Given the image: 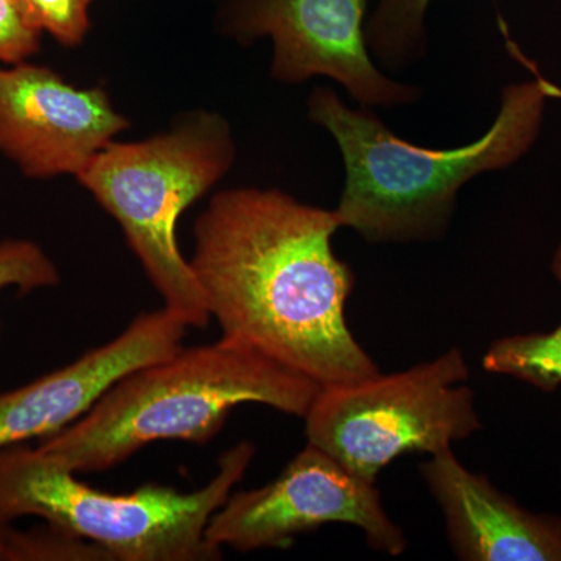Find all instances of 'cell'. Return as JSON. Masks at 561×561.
<instances>
[{"instance_id": "6", "label": "cell", "mask_w": 561, "mask_h": 561, "mask_svg": "<svg viewBox=\"0 0 561 561\" xmlns=\"http://www.w3.org/2000/svg\"><path fill=\"white\" fill-rule=\"evenodd\" d=\"M463 351L451 348L393 375L321 387L306 420L308 443L376 483L408 453L435 456L481 431Z\"/></svg>"}, {"instance_id": "17", "label": "cell", "mask_w": 561, "mask_h": 561, "mask_svg": "<svg viewBox=\"0 0 561 561\" xmlns=\"http://www.w3.org/2000/svg\"><path fill=\"white\" fill-rule=\"evenodd\" d=\"M18 538L20 530L11 527V523H0V561L18 560Z\"/></svg>"}, {"instance_id": "13", "label": "cell", "mask_w": 561, "mask_h": 561, "mask_svg": "<svg viewBox=\"0 0 561 561\" xmlns=\"http://www.w3.org/2000/svg\"><path fill=\"white\" fill-rule=\"evenodd\" d=\"M432 0H378L365 22L368 49L382 65L402 68L427 51L426 14Z\"/></svg>"}, {"instance_id": "15", "label": "cell", "mask_w": 561, "mask_h": 561, "mask_svg": "<svg viewBox=\"0 0 561 561\" xmlns=\"http://www.w3.org/2000/svg\"><path fill=\"white\" fill-rule=\"evenodd\" d=\"M33 24L66 47L83 43L91 28L94 0H21Z\"/></svg>"}, {"instance_id": "4", "label": "cell", "mask_w": 561, "mask_h": 561, "mask_svg": "<svg viewBox=\"0 0 561 561\" xmlns=\"http://www.w3.org/2000/svg\"><path fill=\"white\" fill-rule=\"evenodd\" d=\"M256 448L242 442L221 454L219 470L202 489L149 485L128 494L95 490L38 446L0 449V523L24 516L101 548L110 560L214 561L221 549L206 527L249 470Z\"/></svg>"}, {"instance_id": "11", "label": "cell", "mask_w": 561, "mask_h": 561, "mask_svg": "<svg viewBox=\"0 0 561 561\" xmlns=\"http://www.w3.org/2000/svg\"><path fill=\"white\" fill-rule=\"evenodd\" d=\"M445 516L449 545L465 561H561V516L527 511L453 449L420 465Z\"/></svg>"}, {"instance_id": "8", "label": "cell", "mask_w": 561, "mask_h": 561, "mask_svg": "<svg viewBox=\"0 0 561 561\" xmlns=\"http://www.w3.org/2000/svg\"><path fill=\"white\" fill-rule=\"evenodd\" d=\"M368 0H227L225 31L239 41L271 38V72L280 83L328 77L365 106L412 105L420 88L389 79L365 39Z\"/></svg>"}, {"instance_id": "2", "label": "cell", "mask_w": 561, "mask_h": 561, "mask_svg": "<svg viewBox=\"0 0 561 561\" xmlns=\"http://www.w3.org/2000/svg\"><path fill=\"white\" fill-rule=\"evenodd\" d=\"M556 95L559 90L545 79L508 84L481 138L457 149H427L398 138L370 111L351 108L331 88H316L309 119L331 133L345 162L334 209L342 228L371 243L438 241L468 181L512 168L529 153Z\"/></svg>"}, {"instance_id": "16", "label": "cell", "mask_w": 561, "mask_h": 561, "mask_svg": "<svg viewBox=\"0 0 561 561\" xmlns=\"http://www.w3.org/2000/svg\"><path fill=\"white\" fill-rule=\"evenodd\" d=\"M41 36L21 0H0V62L27 61L38 54Z\"/></svg>"}, {"instance_id": "10", "label": "cell", "mask_w": 561, "mask_h": 561, "mask_svg": "<svg viewBox=\"0 0 561 561\" xmlns=\"http://www.w3.org/2000/svg\"><path fill=\"white\" fill-rule=\"evenodd\" d=\"M187 327L162 308L113 341L20 389L0 391V449L50 437L81 419L122 376L181 348Z\"/></svg>"}, {"instance_id": "12", "label": "cell", "mask_w": 561, "mask_h": 561, "mask_svg": "<svg viewBox=\"0 0 561 561\" xmlns=\"http://www.w3.org/2000/svg\"><path fill=\"white\" fill-rule=\"evenodd\" d=\"M551 272L561 284V242L553 251ZM482 367L553 393L561 386V323L549 332L513 334L491 343Z\"/></svg>"}, {"instance_id": "1", "label": "cell", "mask_w": 561, "mask_h": 561, "mask_svg": "<svg viewBox=\"0 0 561 561\" xmlns=\"http://www.w3.org/2000/svg\"><path fill=\"white\" fill-rule=\"evenodd\" d=\"M332 209L278 190L214 195L195 221L192 272L221 337L320 387L379 375L346 323L354 273L332 250Z\"/></svg>"}, {"instance_id": "14", "label": "cell", "mask_w": 561, "mask_h": 561, "mask_svg": "<svg viewBox=\"0 0 561 561\" xmlns=\"http://www.w3.org/2000/svg\"><path fill=\"white\" fill-rule=\"evenodd\" d=\"M60 272L38 243L28 239L0 242V291L14 287L21 295L60 284Z\"/></svg>"}, {"instance_id": "9", "label": "cell", "mask_w": 561, "mask_h": 561, "mask_svg": "<svg viewBox=\"0 0 561 561\" xmlns=\"http://www.w3.org/2000/svg\"><path fill=\"white\" fill-rule=\"evenodd\" d=\"M127 128L102 88L79 90L28 60L0 62V154L27 179H77Z\"/></svg>"}, {"instance_id": "3", "label": "cell", "mask_w": 561, "mask_h": 561, "mask_svg": "<svg viewBox=\"0 0 561 561\" xmlns=\"http://www.w3.org/2000/svg\"><path fill=\"white\" fill-rule=\"evenodd\" d=\"M320 389L221 337L210 345L181 346L122 376L81 419L36 446L76 474L106 471L150 443L206 445L239 405H267L305 419Z\"/></svg>"}, {"instance_id": "7", "label": "cell", "mask_w": 561, "mask_h": 561, "mask_svg": "<svg viewBox=\"0 0 561 561\" xmlns=\"http://www.w3.org/2000/svg\"><path fill=\"white\" fill-rule=\"evenodd\" d=\"M324 524H350L375 551L398 557L408 548L404 531L383 508L376 483L357 478L317 446L301 449L275 481L231 493L206 527L217 549L249 552L286 548L297 535Z\"/></svg>"}, {"instance_id": "5", "label": "cell", "mask_w": 561, "mask_h": 561, "mask_svg": "<svg viewBox=\"0 0 561 561\" xmlns=\"http://www.w3.org/2000/svg\"><path fill=\"white\" fill-rule=\"evenodd\" d=\"M236 158L230 125L219 114H187L139 142H110L77 176L117 220L164 308L187 328L210 317L190 261L181 254V214L213 190Z\"/></svg>"}]
</instances>
